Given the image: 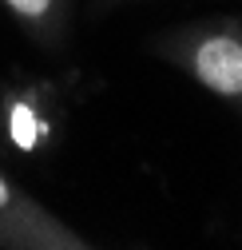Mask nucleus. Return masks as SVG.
<instances>
[{"mask_svg": "<svg viewBox=\"0 0 242 250\" xmlns=\"http://www.w3.org/2000/svg\"><path fill=\"white\" fill-rule=\"evenodd\" d=\"M4 12L20 24V32L44 52H64L72 40V8L76 0H0Z\"/></svg>", "mask_w": 242, "mask_h": 250, "instance_id": "20e7f679", "label": "nucleus"}, {"mask_svg": "<svg viewBox=\"0 0 242 250\" xmlns=\"http://www.w3.org/2000/svg\"><path fill=\"white\" fill-rule=\"evenodd\" d=\"M103 4H135V0H103Z\"/></svg>", "mask_w": 242, "mask_h": 250, "instance_id": "39448f33", "label": "nucleus"}, {"mask_svg": "<svg viewBox=\"0 0 242 250\" xmlns=\"http://www.w3.org/2000/svg\"><path fill=\"white\" fill-rule=\"evenodd\" d=\"M163 64L242 115V16H199L151 40Z\"/></svg>", "mask_w": 242, "mask_h": 250, "instance_id": "f257e3e1", "label": "nucleus"}, {"mask_svg": "<svg viewBox=\"0 0 242 250\" xmlns=\"http://www.w3.org/2000/svg\"><path fill=\"white\" fill-rule=\"evenodd\" d=\"M56 100L44 83L8 87L0 96V139L12 151H40L56 139Z\"/></svg>", "mask_w": 242, "mask_h": 250, "instance_id": "7ed1b4c3", "label": "nucleus"}, {"mask_svg": "<svg viewBox=\"0 0 242 250\" xmlns=\"http://www.w3.org/2000/svg\"><path fill=\"white\" fill-rule=\"evenodd\" d=\"M87 246L92 242L80 230H72L32 195H24L0 171V250H87Z\"/></svg>", "mask_w": 242, "mask_h": 250, "instance_id": "f03ea898", "label": "nucleus"}]
</instances>
